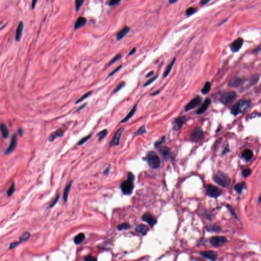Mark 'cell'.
Here are the masks:
<instances>
[{"mask_svg": "<svg viewBox=\"0 0 261 261\" xmlns=\"http://www.w3.org/2000/svg\"><path fill=\"white\" fill-rule=\"evenodd\" d=\"M134 180L135 175L133 173L131 172H129L127 180L122 182L120 184V189L124 195H129L133 193L134 188Z\"/></svg>", "mask_w": 261, "mask_h": 261, "instance_id": "cell-1", "label": "cell"}, {"mask_svg": "<svg viewBox=\"0 0 261 261\" xmlns=\"http://www.w3.org/2000/svg\"><path fill=\"white\" fill-rule=\"evenodd\" d=\"M251 99H240L236 103L231 109V113L237 116L240 113H243L251 106Z\"/></svg>", "mask_w": 261, "mask_h": 261, "instance_id": "cell-2", "label": "cell"}, {"mask_svg": "<svg viewBox=\"0 0 261 261\" xmlns=\"http://www.w3.org/2000/svg\"><path fill=\"white\" fill-rule=\"evenodd\" d=\"M145 160L148 165L152 168L157 169L160 165V159L155 152L151 151L148 152L145 157Z\"/></svg>", "mask_w": 261, "mask_h": 261, "instance_id": "cell-3", "label": "cell"}, {"mask_svg": "<svg viewBox=\"0 0 261 261\" xmlns=\"http://www.w3.org/2000/svg\"><path fill=\"white\" fill-rule=\"evenodd\" d=\"M214 180L217 184L223 188L227 187L231 183L229 177L225 173L219 171L217 173L214 177Z\"/></svg>", "mask_w": 261, "mask_h": 261, "instance_id": "cell-4", "label": "cell"}, {"mask_svg": "<svg viewBox=\"0 0 261 261\" xmlns=\"http://www.w3.org/2000/svg\"><path fill=\"white\" fill-rule=\"evenodd\" d=\"M237 94L235 91H230L226 92L221 98L220 102L225 105L231 104L236 99Z\"/></svg>", "mask_w": 261, "mask_h": 261, "instance_id": "cell-5", "label": "cell"}, {"mask_svg": "<svg viewBox=\"0 0 261 261\" xmlns=\"http://www.w3.org/2000/svg\"><path fill=\"white\" fill-rule=\"evenodd\" d=\"M204 132L199 127H195L191 135V140L193 142H196L200 141L204 138Z\"/></svg>", "mask_w": 261, "mask_h": 261, "instance_id": "cell-6", "label": "cell"}, {"mask_svg": "<svg viewBox=\"0 0 261 261\" xmlns=\"http://www.w3.org/2000/svg\"><path fill=\"white\" fill-rule=\"evenodd\" d=\"M202 102V98L199 97L197 96L191 99L189 103L185 106V111L186 112L189 111L190 110L193 109L195 107L199 106Z\"/></svg>", "mask_w": 261, "mask_h": 261, "instance_id": "cell-7", "label": "cell"}, {"mask_svg": "<svg viewBox=\"0 0 261 261\" xmlns=\"http://www.w3.org/2000/svg\"><path fill=\"white\" fill-rule=\"evenodd\" d=\"M222 191L220 189L216 186L212 185H207V194L211 198H216L221 195Z\"/></svg>", "mask_w": 261, "mask_h": 261, "instance_id": "cell-8", "label": "cell"}, {"mask_svg": "<svg viewBox=\"0 0 261 261\" xmlns=\"http://www.w3.org/2000/svg\"><path fill=\"white\" fill-rule=\"evenodd\" d=\"M244 44V40L242 38H238L230 45V48L233 53H236L240 51Z\"/></svg>", "mask_w": 261, "mask_h": 261, "instance_id": "cell-9", "label": "cell"}, {"mask_svg": "<svg viewBox=\"0 0 261 261\" xmlns=\"http://www.w3.org/2000/svg\"><path fill=\"white\" fill-rule=\"evenodd\" d=\"M210 242L212 245L215 247H218L226 243L227 240L223 236H214L210 238Z\"/></svg>", "mask_w": 261, "mask_h": 261, "instance_id": "cell-10", "label": "cell"}, {"mask_svg": "<svg viewBox=\"0 0 261 261\" xmlns=\"http://www.w3.org/2000/svg\"><path fill=\"white\" fill-rule=\"evenodd\" d=\"M124 130H125V129L122 127V128L119 129L117 131L116 133H115V134L113 138H112V139L111 140V141H110V142L109 143L110 147L113 146H117L119 145L121 136L122 134V133H123Z\"/></svg>", "mask_w": 261, "mask_h": 261, "instance_id": "cell-11", "label": "cell"}, {"mask_svg": "<svg viewBox=\"0 0 261 261\" xmlns=\"http://www.w3.org/2000/svg\"><path fill=\"white\" fill-rule=\"evenodd\" d=\"M245 82V79L241 77H235L232 79L228 83V86L233 87L237 88L242 85Z\"/></svg>", "mask_w": 261, "mask_h": 261, "instance_id": "cell-12", "label": "cell"}, {"mask_svg": "<svg viewBox=\"0 0 261 261\" xmlns=\"http://www.w3.org/2000/svg\"><path fill=\"white\" fill-rule=\"evenodd\" d=\"M66 130V129L64 127L59 128L58 130H57L56 131H55L52 134L50 135L49 137V140H50V141L52 142L56 138L62 137L64 134V132H65Z\"/></svg>", "mask_w": 261, "mask_h": 261, "instance_id": "cell-13", "label": "cell"}, {"mask_svg": "<svg viewBox=\"0 0 261 261\" xmlns=\"http://www.w3.org/2000/svg\"><path fill=\"white\" fill-rule=\"evenodd\" d=\"M17 143H18L17 136L16 134H14L12 137L9 147L7 148V150L5 151V154L9 155L10 153H11L15 150L17 145Z\"/></svg>", "mask_w": 261, "mask_h": 261, "instance_id": "cell-14", "label": "cell"}, {"mask_svg": "<svg viewBox=\"0 0 261 261\" xmlns=\"http://www.w3.org/2000/svg\"><path fill=\"white\" fill-rule=\"evenodd\" d=\"M187 118L185 116L177 117L174 119L173 123V129L175 130L180 129L181 127L184 124Z\"/></svg>", "mask_w": 261, "mask_h": 261, "instance_id": "cell-15", "label": "cell"}, {"mask_svg": "<svg viewBox=\"0 0 261 261\" xmlns=\"http://www.w3.org/2000/svg\"><path fill=\"white\" fill-rule=\"evenodd\" d=\"M142 219L143 221L147 222L151 227L153 226L157 222V220L153 216L148 213H146L144 214L142 216Z\"/></svg>", "mask_w": 261, "mask_h": 261, "instance_id": "cell-16", "label": "cell"}, {"mask_svg": "<svg viewBox=\"0 0 261 261\" xmlns=\"http://www.w3.org/2000/svg\"><path fill=\"white\" fill-rule=\"evenodd\" d=\"M200 254L204 258L212 261H215L217 258L216 252L212 251H207L200 252Z\"/></svg>", "mask_w": 261, "mask_h": 261, "instance_id": "cell-17", "label": "cell"}, {"mask_svg": "<svg viewBox=\"0 0 261 261\" xmlns=\"http://www.w3.org/2000/svg\"><path fill=\"white\" fill-rule=\"evenodd\" d=\"M211 104V99L210 98H207L205 99L204 103L203 104L201 107L197 110L196 114L198 115H201L204 113L207 110V108H209Z\"/></svg>", "mask_w": 261, "mask_h": 261, "instance_id": "cell-18", "label": "cell"}, {"mask_svg": "<svg viewBox=\"0 0 261 261\" xmlns=\"http://www.w3.org/2000/svg\"><path fill=\"white\" fill-rule=\"evenodd\" d=\"M30 237V234L29 232H26L24 234H23V235L20 237L19 240L18 242H15L13 243H11L9 246V249H12L14 248V247H17L18 244L20 243H22V242L25 241L27 240Z\"/></svg>", "mask_w": 261, "mask_h": 261, "instance_id": "cell-19", "label": "cell"}, {"mask_svg": "<svg viewBox=\"0 0 261 261\" xmlns=\"http://www.w3.org/2000/svg\"><path fill=\"white\" fill-rule=\"evenodd\" d=\"M130 31V28L127 26L124 27L121 30L118 32L116 35V38L118 41L122 39Z\"/></svg>", "mask_w": 261, "mask_h": 261, "instance_id": "cell-20", "label": "cell"}, {"mask_svg": "<svg viewBox=\"0 0 261 261\" xmlns=\"http://www.w3.org/2000/svg\"><path fill=\"white\" fill-rule=\"evenodd\" d=\"M24 29V23L23 22H20L17 28L16 33H15V40L17 41H19L20 39L22 33Z\"/></svg>", "mask_w": 261, "mask_h": 261, "instance_id": "cell-21", "label": "cell"}, {"mask_svg": "<svg viewBox=\"0 0 261 261\" xmlns=\"http://www.w3.org/2000/svg\"><path fill=\"white\" fill-rule=\"evenodd\" d=\"M176 60H177V58H174L173 59V60L171 61V62L167 65V66L166 67V68L164 72L163 73V78H166V77H167L169 75V74L170 73V72H171V70H172V67H173L174 63H175Z\"/></svg>", "mask_w": 261, "mask_h": 261, "instance_id": "cell-22", "label": "cell"}, {"mask_svg": "<svg viewBox=\"0 0 261 261\" xmlns=\"http://www.w3.org/2000/svg\"><path fill=\"white\" fill-rule=\"evenodd\" d=\"M87 22L86 18L83 17H80L77 19L75 24H74V29H78L81 27L84 26Z\"/></svg>", "mask_w": 261, "mask_h": 261, "instance_id": "cell-23", "label": "cell"}, {"mask_svg": "<svg viewBox=\"0 0 261 261\" xmlns=\"http://www.w3.org/2000/svg\"><path fill=\"white\" fill-rule=\"evenodd\" d=\"M72 184V181L70 182V183H68V184L66 185V186L65 187V188L64 189V193H63V200H64V203H66L68 197V195H69V193H70V190H71V188Z\"/></svg>", "mask_w": 261, "mask_h": 261, "instance_id": "cell-24", "label": "cell"}, {"mask_svg": "<svg viewBox=\"0 0 261 261\" xmlns=\"http://www.w3.org/2000/svg\"><path fill=\"white\" fill-rule=\"evenodd\" d=\"M148 231V228L146 225H139L136 228V231L142 235H145Z\"/></svg>", "mask_w": 261, "mask_h": 261, "instance_id": "cell-25", "label": "cell"}, {"mask_svg": "<svg viewBox=\"0 0 261 261\" xmlns=\"http://www.w3.org/2000/svg\"><path fill=\"white\" fill-rule=\"evenodd\" d=\"M137 105H135V106H134V107L132 109V110L130 111V112L127 114L126 116L121 120V122H126V121H127L130 119H131L132 117H133L136 113V111L137 110Z\"/></svg>", "mask_w": 261, "mask_h": 261, "instance_id": "cell-26", "label": "cell"}, {"mask_svg": "<svg viewBox=\"0 0 261 261\" xmlns=\"http://www.w3.org/2000/svg\"><path fill=\"white\" fill-rule=\"evenodd\" d=\"M242 157L247 161H250L253 157V153L251 150L249 149L243 151L242 154Z\"/></svg>", "mask_w": 261, "mask_h": 261, "instance_id": "cell-27", "label": "cell"}, {"mask_svg": "<svg viewBox=\"0 0 261 261\" xmlns=\"http://www.w3.org/2000/svg\"><path fill=\"white\" fill-rule=\"evenodd\" d=\"M159 151L160 153L162 155V156L165 159L168 157L171 153V150L169 148H168L167 146H162L161 147H160Z\"/></svg>", "mask_w": 261, "mask_h": 261, "instance_id": "cell-28", "label": "cell"}, {"mask_svg": "<svg viewBox=\"0 0 261 261\" xmlns=\"http://www.w3.org/2000/svg\"><path fill=\"white\" fill-rule=\"evenodd\" d=\"M0 130L4 138H7L9 136V130L5 124H1L0 125Z\"/></svg>", "mask_w": 261, "mask_h": 261, "instance_id": "cell-29", "label": "cell"}, {"mask_svg": "<svg viewBox=\"0 0 261 261\" xmlns=\"http://www.w3.org/2000/svg\"><path fill=\"white\" fill-rule=\"evenodd\" d=\"M211 89V83L209 81H207L205 83L203 88L201 89V92L203 94L206 95L210 92Z\"/></svg>", "mask_w": 261, "mask_h": 261, "instance_id": "cell-30", "label": "cell"}, {"mask_svg": "<svg viewBox=\"0 0 261 261\" xmlns=\"http://www.w3.org/2000/svg\"><path fill=\"white\" fill-rule=\"evenodd\" d=\"M245 183L244 182H241L240 183H238L236 184L234 187V189L235 191L238 193H241L243 189L245 188Z\"/></svg>", "mask_w": 261, "mask_h": 261, "instance_id": "cell-31", "label": "cell"}, {"mask_svg": "<svg viewBox=\"0 0 261 261\" xmlns=\"http://www.w3.org/2000/svg\"><path fill=\"white\" fill-rule=\"evenodd\" d=\"M260 74H258V73L253 74V76H252L249 79V81H250L249 82L251 83V85H254L255 84H257L260 79Z\"/></svg>", "mask_w": 261, "mask_h": 261, "instance_id": "cell-32", "label": "cell"}, {"mask_svg": "<svg viewBox=\"0 0 261 261\" xmlns=\"http://www.w3.org/2000/svg\"><path fill=\"white\" fill-rule=\"evenodd\" d=\"M85 239V235L83 233L78 235L74 239V242L77 244L81 243Z\"/></svg>", "mask_w": 261, "mask_h": 261, "instance_id": "cell-33", "label": "cell"}, {"mask_svg": "<svg viewBox=\"0 0 261 261\" xmlns=\"http://www.w3.org/2000/svg\"><path fill=\"white\" fill-rule=\"evenodd\" d=\"M108 134V130L107 129H105L102 130V131L99 132V133L98 134V137L99 138L98 140L101 141Z\"/></svg>", "mask_w": 261, "mask_h": 261, "instance_id": "cell-34", "label": "cell"}, {"mask_svg": "<svg viewBox=\"0 0 261 261\" xmlns=\"http://www.w3.org/2000/svg\"><path fill=\"white\" fill-rule=\"evenodd\" d=\"M146 130L145 129V126L144 125L141 126L137 131H136L135 133H134V136H137V135H142L143 134L146 133Z\"/></svg>", "mask_w": 261, "mask_h": 261, "instance_id": "cell-35", "label": "cell"}, {"mask_svg": "<svg viewBox=\"0 0 261 261\" xmlns=\"http://www.w3.org/2000/svg\"><path fill=\"white\" fill-rule=\"evenodd\" d=\"M197 11L196 8L194 7H189L186 10V14L187 16L190 17L193 14H194Z\"/></svg>", "mask_w": 261, "mask_h": 261, "instance_id": "cell-36", "label": "cell"}, {"mask_svg": "<svg viewBox=\"0 0 261 261\" xmlns=\"http://www.w3.org/2000/svg\"><path fill=\"white\" fill-rule=\"evenodd\" d=\"M121 58V54H117V55H116L110 61V62L108 64V67L110 66L111 65H112L113 64L116 62L117 61H118V60H119Z\"/></svg>", "mask_w": 261, "mask_h": 261, "instance_id": "cell-37", "label": "cell"}, {"mask_svg": "<svg viewBox=\"0 0 261 261\" xmlns=\"http://www.w3.org/2000/svg\"><path fill=\"white\" fill-rule=\"evenodd\" d=\"M92 93V91H89L87 93H86L85 94H84L83 96H82L81 98L79 99H78L76 102H75V104H78L79 103H80L81 102H82L83 100H84V99H86V98H87L88 97H89L90 95V94H91Z\"/></svg>", "mask_w": 261, "mask_h": 261, "instance_id": "cell-38", "label": "cell"}, {"mask_svg": "<svg viewBox=\"0 0 261 261\" xmlns=\"http://www.w3.org/2000/svg\"><path fill=\"white\" fill-rule=\"evenodd\" d=\"M91 137V135H90H90H87V136L83 137V138H82L81 140L79 141L78 144L79 145H82L85 143L88 140H89L90 139Z\"/></svg>", "mask_w": 261, "mask_h": 261, "instance_id": "cell-39", "label": "cell"}, {"mask_svg": "<svg viewBox=\"0 0 261 261\" xmlns=\"http://www.w3.org/2000/svg\"><path fill=\"white\" fill-rule=\"evenodd\" d=\"M126 85V83L124 82V81H122L121 82H120L118 85H117V87L114 89V91H113V93H116L118 91H119V90H121L124 87H125Z\"/></svg>", "mask_w": 261, "mask_h": 261, "instance_id": "cell-40", "label": "cell"}, {"mask_svg": "<svg viewBox=\"0 0 261 261\" xmlns=\"http://www.w3.org/2000/svg\"><path fill=\"white\" fill-rule=\"evenodd\" d=\"M14 191H15V184H14V183H13L11 184V185L8 189V190L7 191V195L8 196H11L13 194Z\"/></svg>", "mask_w": 261, "mask_h": 261, "instance_id": "cell-41", "label": "cell"}, {"mask_svg": "<svg viewBox=\"0 0 261 261\" xmlns=\"http://www.w3.org/2000/svg\"><path fill=\"white\" fill-rule=\"evenodd\" d=\"M84 2V1L83 0H77V1H76V2H75L76 10L77 12H78L80 10Z\"/></svg>", "mask_w": 261, "mask_h": 261, "instance_id": "cell-42", "label": "cell"}, {"mask_svg": "<svg viewBox=\"0 0 261 261\" xmlns=\"http://www.w3.org/2000/svg\"><path fill=\"white\" fill-rule=\"evenodd\" d=\"M158 77H159V75H156V76L153 77V78H151V79H150L149 80H148V81H147V82H146L145 84H144V85H143V87H146V86H147L150 85V84H152L154 81H155V80H156L157 79V78H158Z\"/></svg>", "mask_w": 261, "mask_h": 261, "instance_id": "cell-43", "label": "cell"}, {"mask_svg": "<svg viewBox=\"0 0 261 261\" xmlns=\"http://www.w3.org/2000/svg\"><path fill=\"white\" fill-rule=\"evenodd\" d=\"M129 224L127 223H124L122 224H121L120 225H118L117 227V228L118 230H126L130 227Z\"/></svg>", "mask_w": 261, "mask_h": 261, "instance_id": "cell-44", "label": "cell"}, {"mask_svg": "<svg viewBox=\"0 0 261 261\" xmlns=\"http://www.w3.org/2000/svg\"><path fill=\"white\" fill-rule=\"evenodd\" d=\"M251 172L252 171L249 168H247L243 170L242 172V174L244 178H247L251 174Z\"/></svg>", "mask_w": 261, "mask_h": 261, "instance_id": "cell-45", "label": "cell"}, {"mask_svg": "<svg viewBox=\"0 0 261 261\" xmlns=\"http://www.w3.org/2000/svg\"><path fill=\"white\" fill-rule=\"evenodd\" d=\"M84 261H97V259L92 255H88L84 258Z\"/></svg>", "mask_w": 261, "mask_h": 261, "instance_id": "cell-46", "label": "cell"}, {"mask_svg": "<svg viewBox=\"0 0 261 261\" xmlns=\"http://www.w3.org/2000/svg\"><path fill=\"white\" fill-rule=\"evenodd\" d=\"M120 2V0H111L109 2L108 5L110 6H113L117 5Z\"/></svg>", "mask_w": 261, "mask_h": 261, "instance_id": "cell-47", "label": "cell"}, {"mask_svg": "<svg viewBox=\"0 0 261 261\" xmlns=\"http://www.w3.org/2000/svg\"><path fill=\"white\" fill-rule=\"evenodd\" d=\"M59 198H60V194H58L56 197L54 199L52 203V204L50 205V207H54L55 206V205L58 203V200H59Z\"/></svg>", "mask_w": 261, "mask_h": 261, "instance_id": "cell-48", "label": "cell"}, {"mask_svg": "<svg viewBox=\"0 0 261 261\" xmlns=\"http://www.w3.org/2000/svg\"><path fill=\"white\" fill-rule=\"evenodd\" d=\"M121 68H122V65H119V66H118L117 68H116L114 71H113L112 72H111V73L109 74L108 77H111V76H113V74H114L116 72H117L118 71H119V70H120Z\"/></svg>", "mask_w": 261, "mask_h": 261, "instance_id": "cell-49", "label": "cell"}, {"mask_svg": "<svg viewBox=\"0 0 261 261\" xmlns=\"http://www.w3.org/2000/svg\"><path fill=\"white\" fill-rule=\"evenodd\" d=\"M165 137H163L160 140V141H157L155 143V146H159L160 145V144L163 143L164 141H165Z\"/></svg>", "mask_w": 261, "mask_h": 261, "instance_id": "cell-50", "label": "cell"}, {"mask_svg": "<svg viewBox=\"0 0 261 261\" xmlns=\"http://www.w3.org/2000/svg\"><path fill=\"white\" fill-rule=\"evenodd\" d=\"M110 168H111V166L110 165H109L108 167H107V168L103 172V173H104V175H108L109 173V171H110Z\"/></svg>", "mask_w": 261, "mask_h": 261, "instance_id": "cell-51", "label": "cell"}, {"mask_svg": "<svg viewBox=\"0 0 261 261\" xmlns=\"http://www.w3.org/2000/svg\"><path fill=\"white\" fill-rule=\"evenodd\" d=\"M210 2V1H209V0H204V1H200V5H202V6H204V5H207V3H209Z\"/></svg>", "mask_w": 261, "mask_h": 261, "instance_id": "cell-52", "label": "cell"}, {"mask_svg": "<svg viewBox=\"0 0 261 261\" xmlns=\"http://www.w3.org/2000/svg\"><path fill=\"white\" fill-rule=\"evenodd\" d=\"M86 105H87V103H85V104H83L82 105H81V106H80V107H79V108L77 109V110L76 111V112H78L79 111H80V110H82V109H83V108H85V107H86Z\"/></svg>", "mask_w": 261, "mask_h": 261, "instance_id": "cell-53", "label": "cell"}, {"mask_svg": "<svg viewBox=\"0 0 261 261\" xmlns=\"http://www.w3.org/2000/svg\"><path fill=\"white\" fill-rule=\"evenodd\" d=\"M260 50H261V47H260V46H259V47H257V49H255L253 50V53L254 54H258V53L260 51Z\"/></svg>", "mask_w": 261, "mask_h": 261, "instance_id": "cell-54", "label": "cell"}, {"mask_svg": "<svg viewBox=\"0 0 261 261\" xmlns=\"http://www.w3.org/2000/svg\"><path fill=\"white\" fill-rule=\"evenodd\" d=\"M136 51V47H134V48H133V49H132V50L130 52V53H129V56H131V55H132L134 54Z\"/></svg>", "mask_w": 261, "mask_h": 261, "instance_id": "cell-55", "label": "cell"}, {"mask_svg": "<svg viewBox=\"0 0 261 261\" xmlns=\"http://www.w3.org/2000/svg\"><path fill=\"white\" fill-rule=\"evenodd\" d=\"M160 92H161V90H157V91H156L155 92H154L153 93L151 94V95H152V96H155V95H157V94H159V93H160Z\"/></svg>", "mask_w": 261, "mask_h": 261, "instance_id": "cell-56", "label": "cell"}, {"mask_svg": "<svg viewBox=\"0 0 261 261\" xmlns=\"http://www.w3.org/2000/svg\"><path fill=\"white\" fill-rule=\"evenodd\" d=\"M37 2V0H34V1H32V9H34L35 8Z\"/></svg>", "mask_w": 261, "mask_h": 261, "instance_id": "cell-57", "label": "cell"}, {"mask_svg": "<svg viewBox=\"0 0 261 261\" xmlns=\"http://www.w3.org/2000/svg\"><path fill=\"white\" fill-rule=\"evenodd\" d=\"M153 73H154L153 71H151V72H148V73H147V74L146 76V78H149V77H151L152 75H153Z\"/></svg>", "mask_w": 261, "mask_h": 261, "instance_id": "cell-58", "label": "cell"}, {"mask_svg": "<svg viewBox=\"0 0 261 261\" xmlns=\"http://www.w3.org/2000/svg\"><path fill=\"white\" fill-rule=\"evenodd\" d=\"M177 2H178V1H177V0H170L169 1V3L170 4H173Z\"/></svg>", "mask_w": 261, "mask_h": 261, "instance_id": "cell-59", "label": "cell"}, {"mask_svg": "<svg viewBox=\"0 0 261 261\" xmlns=\"http://www.w3.org/2000/svg\"><path fill=\"white\" fill-rule=\"evenodd\" d=\"M18 132H19V135L22 136V135H23V130H22V129L19 128V129H18Z\"/></svg>", "mask_w": 261, "mask_h": 261, "instance_id": "cell-60", "label": "cell"}, {"mask_svg": "<svg viewBox=\"0 0 261 261\" xmlns=\"http://www.w3.org/2000/svg\"><path fill=\"white\" fill-rule=\"evenodd\" d=\"M226 20H227V19H225V20H224V21H223V22H222V23H220V24H219V26H221V25H222V24H223V23H225V22H226Z\"/></svg>", "mask_w": 261, "mask_h": 261, "instance_id": "cell-61", "label": "cell"}]
</instances>
